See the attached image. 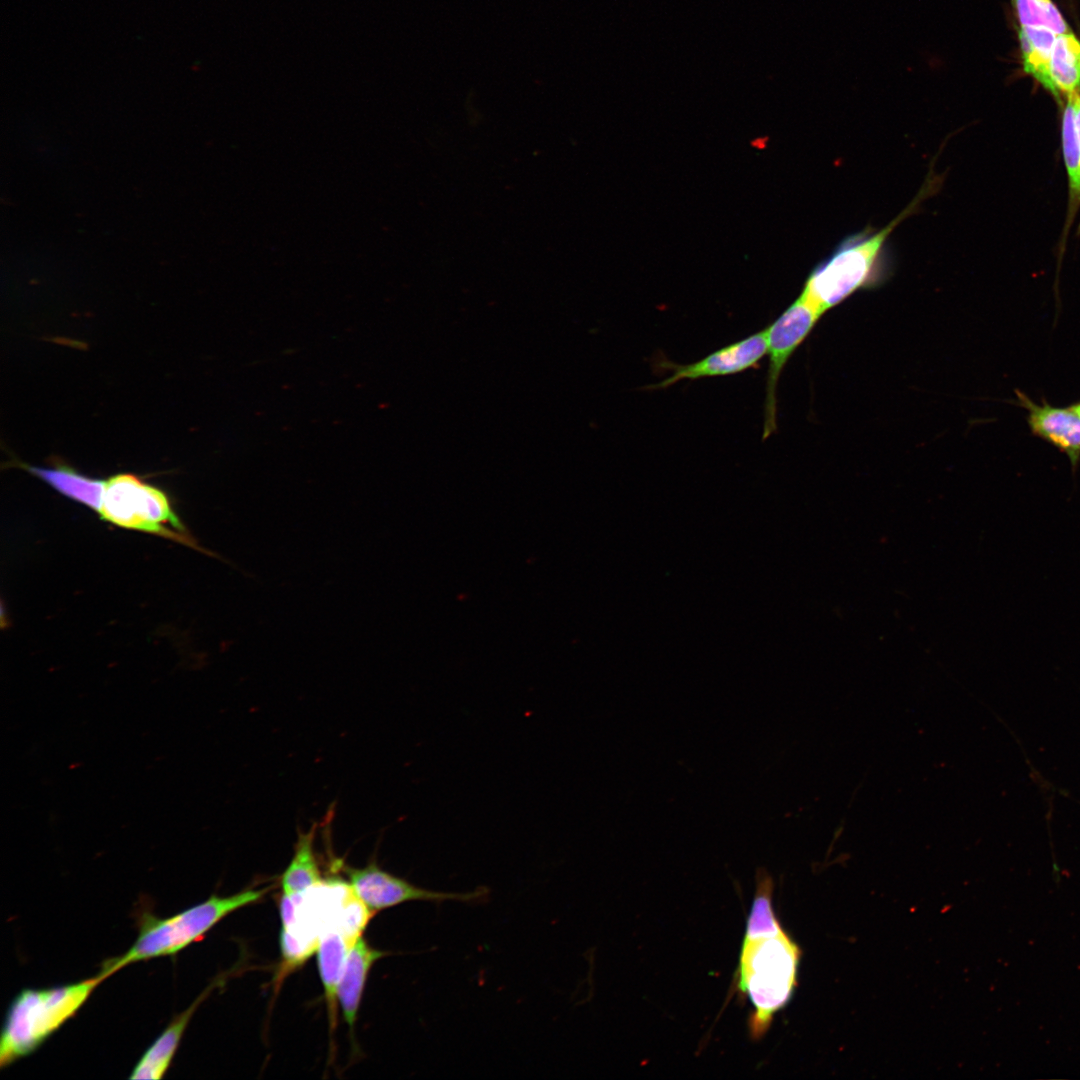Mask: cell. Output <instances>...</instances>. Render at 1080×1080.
Returning a JSON list of instances; mask_svg holds the SVG:
<instances>
[{
  "instance_id": "7",
  "label": "cell",
  "mask_w": 1080,
  "mask_h": 1080,
  "mask_svg": "<svg viewBox=\"0 0 1080 1080\" xmlns=\"http://www.w3.org/2000/svg\"><path fill=\"white\" fill-rule=\"evenodd\" d=\"M822 315L804 297H799L768 327L769 365L764 403L763 439L777 429V386L783 368L810 334Z\"/></svg>"
},
{
  "instance_id": "6",
  "label": "cell",
  "mask_w": 1080,
  "mask_h": 1080,
  "mask_svg": "<svg viewBox=\"0 0 1080 1080\" xmlns=\"http://www.w3.org/2000/svg\"><path fill=\"white\" fill-rule=\"evenodd\" d=\"M347 882L356 898L372 913L410 901L443 903L485 902L489 889L479 887L468 892H444L425 889L382 870L376 864L363 868H347Z\"/></svg>"
},
{
  "instance_id": "15",
  "label": "cell",
  "mask_w": 1080,
  "mask_h": 1080,
  "mask_svg": "<svg viewBox=\"0 0 1080 1080\" xmlns=\"http://www.w3.org/2000/svg\"><path fill=\"white\" fill-rule=\"evenodd\" d=\"M315 827L299 833L292 859L280 878L282 894H301L322 882L314 853Z\"/></svg>"
},
{
  "instance_id": "2",
  "label": "cell",
  "mask_w": 1080,
  "mask_h": 1080,
  "mask_svg": "<svg viewBox=\"0 0 1080 1080\" xmlns=\"http://www.w3.org/2000/svg\"><path fill=\"white\" fill-rule=\"evenodd\" d=\"M934 182H928L911 204L880 230L861 231L848 236L809 274L801 296L823 315L860 289L879 282L883 249L893 229L911 215Z\"/></svg>"
},
{
  "instance_id": "16",
  "label": "cell",
  "mask_w": 1080,
  "mask_h": 1080,
  "mask_svg": "<svg viewBox=\"0 0 1080 1080\" xmlns=\"http://www.w3.org/2000/svg\"><path fill=\"white\" fill-rule=\"evenodd\" d=\"M1049 73L1059 93L1067 95L1080 87V40L1071 32L1057 34L1053 44Z\"/></svg>"
},
{
  "instance_id": "17",
  "label": "cell",
  "mask_w": 1080,
  "mask_h": 1080,
  "mask_svg": "<svg viewBox=\"0 0 1080 1080\" xmlns=\"http://www.w3.org/2000/svg\"><path fill=\"white\" fill-rule=\"evenodd\" d=\"M1020 26H1045L1057 34L1070 28L1052 0H1012Z\"/></svg>"
},
{
  "instance_id": "19",
  "label": "cell",
  "mask_w": 1080,
  "mask_h": 1080,
  "mask_svg": "<svg viewBox=\"0 0 1080 1080\" xmlns=\"http://www.w3.org/2000/svg\"><path fill=\"white\" fill-rule=\"evenodd\" d=\"M1067 96L1072 104L1076 133L1080 143V95L1075 92Z\"/></svg>"
},
{
  "instance_id": "5",
  "label": "cell",
  "mask_w": 1080,
  "mask_h": 1080,
  "mask_svg": "<svg viewBox=\"0 0 1080 1080\" xmlns=\"http://www.w3.org/2000/svg\"><path fill=\"white\" fill-rule=\"evenodd\" d=\"M99 513L122 528L157 534L200 550L185 533L167 495L136 475L120 473L106 481Z\"/></svg>"
},
{
  "instance_id": "4",
  "label": "cell",
  "mask_w": 1080,
  "mask_h": 1080,
  "mask_svg": "<svg viewBox=\"0 0 1080 1080\" xmlns=\"http://www.w3.org/2000/svg\"><path fill=\"white\" fill-rule=\"evenodd\" d=\"M106 978L97 975L75 983L23 989L9 1005L0 1039V1067L37 1050L83 1006Z\"/></svg>"
},
{
  "instance_id": "11",
  "label": "cell",
  "mask_w": 1080,
  "mask_h": 1080,
  "mask_svg": "<svg viewBox=\"0 0 1080 1080\" xmlns=\"http://www.w3.org/2000/svg\"><path fill=\"white\" fill-rule=\"evenodd\" d=\"M358 938L333 928L320 938L317 948V965L327 1003L330 1032L336 1024L337 991L348 953Z\"/></svg>"
},
{
  "instance_id": "13",
  "label": "cell",
  "mask_w": 1080,
  "mask_h": 1080,
  "mask_svg": "<svg viewBox=\"0 0 1080 1080\" xmlns=\"http://www.w3.org/2000/svg\"><path fill=\"white\" fill-rule=\"evenodd\" d=\"M19 464L62 495L100 512L106 481L84 476L65 464L53 467Z\"/></svg>"
},
{
  "instance_id": "14",
  "label": "cell",
  "mask_w": 1080,
  "mask_h": 1080,
  "mask_svg": "<svg viewBox=\"0 0 1080 1080\" xmlns=\"http://www.w3.org/2000/svg\"><path fill=\"white\" fill-rule=\"evenodd\" d=\"M1018 35L1024 71L1059 99L1049 73L1057 33L1045 26H1020Z\"/></svg>"
},
{
  "instance_id": "20",
  "label": "cell",
  "mask_w": 1080,
  "mask_h": 1080,
  "mask_svg": "<svg viewBox=\"0 0 1080 1080\" xmlns=\"http://www.w3.org/2000/svg\"><path fill=\"white\" fill-rule=\"evenodd\" d=\"M1070 408H1071V409H1072V410H1073V411H1074V412H1075V413L1077 414V416H1078V417L1080 418V401H1078V402L1074 403L1073 405H1071V406H1070Z\"/></svg>"
},
{
  "instance_id": "12",
  "label": "cell",
  "mask_w": 1080,
  "mask_h": 1080,
  "mask_svg": "<svg viewBox=\"0 0 1080 1080\" xmlns=\"http://www.w3.org/2000/svg\"><path fill=\"white\" fill-rule=\"evenodd\" d=\"M209 991H204L186 1010L176 1015L147 1048L132 1070L130 1079L162 1078L175 1055L193 1013Z\"/></svg>"
},
{
  "instance_id": "10",
  "label": "cell",
  "mask_w": 1080,
  "mask_h": 1080,
  "mask_svg": "<svg viewBox=\"0 0 1080 1080\" xmlns=\"http://www.w3.org/2000/svg\"><path fill=\"white\" fill-rule=\"evenodd\" d=\"M385 955L384 951L370 946L362 935L348 953L338 986L337 1000L351 1032L354 1031L369 971L374 963Z\"/></svg>"
},
{
  "instance_id": "3",
  "label": "cell",
  "mask_w": 1080,
  "mask_h": 1080,
  "mask_svg": "<svg viewBox=\"0 0 1080 1080\" xmlns=\"http://www.w3.org/2000/svg\"><path fill=\"white\" fill-rule=\"evenodd\" d=\"M268 889H246L229 896L213 895L167 918L144 911L138 921V936L128 950L106 960L101 970L108 978L132 963L174 956L198 941L232 912L259 901Z\"/></svg>"
},
{
  "instance_id": "8",
  "label": "cell",
  "mask_w": 1080,
  "mask_h": 1080,
  "mask_svg": "<svg viewBox=\"0 0 1080 1080\" xmlns=\"http://www.w3.org/2000/svg\"><path fill=\"white\" fill-rule=\"evenodd\" d=\"M766 354L767 329L765 328L694 363L676 364L668 359H662L660 366L671 371V375L657 384L647 386L646 389H663L682 380L737 374L756 366Z\"/></svg>"
},
{
  "instance_id": "1",
  "label": "cell",
  "mask_w": 1080,
  "mask_h": 1080,
  "mask_svg": "<svg viewBox=\"0 0 1080 1080\" xmlns=\"http://www.w3.org/2000/svg\"><path fill=\"white\" fill-rule=\"evenodd\" d=\"M773 887L767 872L759 871L735 974V990L752 1005L748 1029L753 1040L766 1034L791 999L801 958L799 946L775 915Z\"/></svg>"
},
{
  "instance_id": "18",
  "label": "cell",
  "mask_w": 1080,
  "mask_h": 1080,
  "mask_svg": "<svg viewBox=\"0 0 1080 1080\" xmlns=\"http://www.w3.org/2000/svg\"><path fill=\"white\" fill-rule=\"evenodd\" d=\"M1062 148L1070 189L1073 194L1080 197V143L1069 98H1067L1062 117Z\"/></svg>"
},
{
  "instance_id": "9",
  "label": "cell",
  "mask_w": 1080,
  "mask_h": 1080,
  "mask_svg": "<svg viewBox=\"0 0 1080 1080\" xmlns=\"http://www.w3.org/2000/svg\"><path fill=\"white\" fill-rule=\"evenodd\" d=\"M1018 404L1028 412L1031 432L1064 453L1075 473L1080 463V418L1070 408L1054 407L1043 400L1041 405L1016 390Z\"/></svg>"
}]
</instances>
